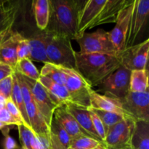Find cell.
Listing matches in <instances>:
<instances>
[{
    "instance_id": "b9f144b4",
    "label": "cell",
    "mask_w": 149,
    "mask_h": 149,
    "mask_svg": "<svg viewBox=\"0 0 149 149\" xmlns=\"http://www.w3.org/2000/svg\"><path fill=\"white\" fill-rule=\"evenodd\" d=\"M68 149H71V148H68ZM95 149H106V147H105L104 145H100V146H98Z\"/></svg>"
},
{
    "instance_id": "9c48e42d",
    "label": "cell",
    "mask_w": 149,
    "mask_h": 149,
    "mask_svg": "<svg viewBox=\"0 0 149 149\" xmlns=\"http://www.w3.org/2000/svg\"><path fill=\"white\" fill-rule=\"evenodd\" d=\"M130 72L121 65L98 85L99 90L104 92L106 95L122 100L130 92Z\"/></svg>"
},
{
    "instance_id": "52a82bcc",
    "label": "cell",
    "mask_w": 149,
    "mask_h": 149,
    "mask_svg": "<svg viewBox=\"0 0 149 149\" xmlns=\"http://www.w3.org/2000/svg\"><path fill=\"white\" fill-rule=\"evenodd\" d=\"M135 121L124 119L109 130L104 141L106 149H132L131 140Z\"/></svg>"
},
{
    "instance_id": "d6a6232c",
    "label": "cell",
    "mask_w": 149,
    "mask_h": 149,
    "mask_svg": "<svg viewBox=\"0 0 149 149\" xmlns=\"http://www.w3.org/2000/svg\"><path fill=\"white\" fill-rule=\"evenodd\" d=\"M30 52V46H29L28 39L22 36L20 39H19L17 45V49H16L17 62L20 60L24 59V58H29V59Z\"/></svg>"
},
{
    "instance_id": "9a60e30c",
    "label": "cell",
    "mask_w": 149,
    "mask_h": 149,
    "mask_svg": "<svg viewBox=\"0 0 149 149\" xmlns=\"http://www.w3.org/2000/svg\"><path fill=\"white\" fill-rule=\"evenodd\" d=\"M63 106L67 112L73 116L79 126L89 137L103 143L95 130L88 109L79 106L71 102L65 103Z\"/></svg>"
},
{
    "instance_id": "7402d4cb",
    "label": "cell",
    "mask_w": 149,
    "mask_h": 149,
    "mask_svg": "<svg viewBox=\"0 0 149 149\" xmlns=\"http://www.w3.org/2000/svg\"><path fill=\"white\" fill-rule=\"evenodd\" d=\"M71 138L54 117L49 126V149H68Z\"/></svg>"
},
{
    "instance_id": "3957f363",
    "label": "cell",
    "mask_w": 149,
    "mask_h": 149,
    "mask_svg": "<svg viewBox=\"0 0 149 149\" xmlns=\"http://www.w3.org/2000/svg\"><path fill=\"white\" fill-rule=\"evenodd\" d=\"M74 52L69 38L49 33L46 53L49 63L75 69Z\"/></svg>"
},
{
    "instance_id": "7bdbcfd3",
    "label": "cell",
    "mask_w": 149,
    "mask_h": 149,
    "mask_svg": "<svg viewBox=\"0 0 149 149\" xmlns=\"http://www.w3.org/2000/svg\"><path fill=\"white\" fill-rule=\"evenodd\" d=\"M20 149H28V148H24V147H21V148H20Z\"/></svg>"
},
{
    "instance_id": "6da1fadb",
    "label": "cell",
    "mask_w": 149,
    "mask_h": 149,
    "mask_svg": "<svg viewBox=\"0 0 149 149\" xmlns=\"http://www.w3.org/2000/svg\"><path fill=\"white\" fill-rule=\"evenodd\" d=\"M75 70L91 87L102 81L121 66L119 58L105 54H82L74 52Z\"/></svg>"
},
{
    "instance_id": "44dd1931",
    "label": "cell",
    "mask_w": 149,
    "mask_h": 149,
    "mask_svg": "<svg viewBox=\"0 0 149 149\" xmlns=\"http://www.w3.org/2000/svg\"><path fill=\"white\" fill-rule=\"evenodd\" d=\"M38 81L46 89L51 100L58 107L63 106L68 102H71L69 95L64 85L57 84L49 79L42 76H40Z\"/></svg>"
},
{
    "instance_id": "603a6c76",
    "label": "cell",
    "mask_w": 149,
    "mask_h": 149,
    "mask_svg": "<svg viewBox=\"0 0 149 149\" xmlns=\"http://www.w3.org/2000/svg\"><path fill=\"white\" fill-rule=\"evenodd\" d=\"M18 8L16 3L0 1V33L12 31Z\"/></svg>"
},
{
    "instance_id": "d6986e66",
    "label": "cell",
    "mask_w": 149,
    "mask_h": 149,
    "mask_svg": "<svg viewBox=\"0 0 149 149\" xmlns=\"http://www.w3.org/2000/svg\"><path fill=\"white\" fill-rule=\"evenodd\" d=\"M26 109L31 129L33 133L49 141V127L45 122L42 115L38 111L34 102L32 101L26 104Z\"/></svg>"
},
{
    "instance_id": "83f0119b",
    "label": "cell",
    "mask_w": 149,
    "mask_h": 149,
    "mask_svg": "<svg viewBox=\"0 0 149 149\" xmlns=\"http://www.w3.org/2000/svg\"><path fill=\"white\" fill-rule=\"evenodd\" d=\"M15 71L34 81H39L40 72H39L36 67L29 58H24L17 63L15 68Z\"/></svg>"
},
{
    "instance_id": "8fae6325",
    "label": "cell",
    "mask_w": 149,
    "mask_h": 149,
    "mask_svg": "<svg viewBox=\"0 0 149 149\" xmlns=\"http://www.w3.org/2000/svg\"><path fill=\"white\" fill-rule=\"evenodd\" d=\"M106 1V0H89L82 1L78 13L76 39L81 37L87 29L94 28Z\"/></svg>"
},
{
    "instance_id": "4dcf8cb0",
    "label": "cell",
    "mask_w": 149,
    "mask_h": 149,
    "mask_svg": "<svg viewBox=\"0 0 149 149\" xmlns=\"http://www.w3.org/2000/svg\"><path fill=\"white\" fill-rule=\"evenodd\" d=\"M90 109H91V108H90ZM93 111L97 115V116L100 118L101 122H103L106 133H107L109 130L110 129L111 127H113V125L119 123V122H121L122 119H125V118L120 116V115L116 114V113H111V112L104 111L101 110H95V109H93Z\"/></svg>"
},
{
    "instance_id": "4fadbf2b",
    "label": "cell",
    "mask_w": 149,
    "mask_h": 149,
    "mask_svg": "<svg viewBox=\"0 0 149 149\" xmlns=\"http://www.w3.org/2000/svg\"><path fill=\"white\" fill-rule=\"evenodd\" d=\"M133 5L134 1L131 0L130 4L119 13L115 23L116 25L114 28L109 31L110 39L119 53V56L121 52L126 48L130 21L133 10Z\"/></svg>"
},
{
    "instance_id": "5bb4252c",
    "label": "cell",
    "mask_w": 149,
    "mask_h": 149,
    "mask_svg": "<svg viewBox=\"0 0 149 149\" xmlns=\"http://www.w3.org/2000/svg\"><path fill=\"white\" fill-rule=\"evenodd\" d=\"M90 108L93 109L111 112L120 115L125 119H133L125 110L121 100L111 96L100 95L93 89L90 91Z\"/></svg>"
},
{
    "instance_id": "cb8c5ba5",
    "label": "cell",
    "mask_w": 149,
    "mask_h": 149,
    "mask_svg": "<svg viewBox=\"0 0 149 149\" xmlns=\"http://www.w3.org/2000/svg\"><path fill=\"white\" fill-rule=\"evenodd\" d=\"M131 144L132 149H149V122L135 121Z\"/></svg>"
},
{
    "instance_id": "836d02e7",
    "label": "cell",
    "mask_w": 149,
    "mask_h": 149,
    "mask_svg": "<svg viewBox=\"0 0 149 149\" xmlns=\"http://www.w3.org/2000/svg\"><path fill=\"white\" fill-rule=\"evenodd\" d=\"M88 109L90 111V117H91L92 122H93V125L94 127L96 133L97 134L98 137L100 138V140L103 141V144H104V141L106 135L104 125H103V122H101L100 118L97 116V115L93 111V109H90V108H88Z\"/></svg>"
},
{
    "instance_id": "8d00e7d4",
    "label": "cell",
    "mask_w": 149,
    "mask_h": 149,
    "mask_svg": "<svg viewBox=\"0 0 149 149\" xmlns=\"http://www.w3.org/2000/svg\"><path fill=\"white\" fill-rule=\"evenodd\" d=\"M4 136V142H3V147L4 149H20L19 146L15 141L14 138H12L10 135V128L9 126L6 127L4 129L1 131Z\"/></svg>"
},
{
    "instance_id": "ba28073f",
    "label": "cell",
    "mask_w": 149,
    "mask_h": 149,
    "mask_svg": "<svg viewBox=\"0 0 149 149\" xmlns=\"http://www.w3.org/2000/svg\"><path fill=\"white\" fill-rule=\"evenodd\" d=\"M149 53V39L127 47L119 55L122 66L129 70H143L148 68Z\"/></svg>"
},
{
    "instance_id": "74e56055",
    "label": "cell",
    "mask_w": 149,
    "mask_h": 149,
    "mask_svg": "<svg viewBox=\"0 0 149 149\" xmlns=\"http://www.w3.org/2000/svg\"><path fill=\"white\" fill-rule=\"evenodd\" d=\"M31 149H49V141L33 134L31 141Z\"/></svg>"
},
{
    "instance_id": "f35d334b",
    "label": "cell",
    "mask_w": 149,
    "mask_h": 149,
    "mask_svg": "<svg viewBox=\"0 0 149 149\" xmlns=\"http://www.w3.org/2000/svg\"><path fill=\"white\" fill-rule=\"evenodd\" d=\"M0 122L4 123L7 126H12V125H21L10 115V113L7 111L5 108H2L0 110Z\"/></svg>"
},
{
    "instance_id": "f1b7e54d",
    "label": "cell",
    "mask_w": 149,
    "mask_h": 149,
    "mask_svg": "<svg viewBox=\"0 0 149 149\" xmlns=\"http://www.w3.org/2000/svg\"><path fill=\"white\" fill-rule=\"evenodd\" d=\"M40 76L47 77L58 84L65 85V77L64 74L56 65L51 63H44V66L42 67L40 72Z\"/></svg>"
},
{
    "instance_id": "ac0fdd59",
    "label": "cell",
    "mask_w": 149,
    "mask_h": 149,
    "mask_svg": "<svg viewBox=\"0 0 149 149\" xmlns=\"http://www.w3.org/2000/svg\"><path fill=\"white\" fill-rule=\"evenodd\" d=\"M53 117L65 130L71 140L80 136H88L79 126L73 116L67 112L64 106H61L55 109Z\"/></svg>"
},
{
    "instance_id": "484cf974",
    "label": "cell",
    "mask_w": 149,
    "mask_h": 149,
    "mask_svg": "<svg viewBox=\"0 0 149 149\" xmlns=\"http://www.w3.org/2000/svg\"><path fill=\"white\" fill-rule=\"evenodd\" d=\"M130 92L143 93L148 90V69L135 70L130 72Z\"/></svg>"
},
{
    "instance_id": "277c9868",
    "label": "cell",
    "mask_w": 149,
    "mask_h": 149,
    "mask_svg": "<svg viewBox=\"0 0 149 149\" xmlns=\"http://www.w3.org/2000/svg\"><path fill=\"white\" fill-rule=\"evenodd\" d=\"M82 54H105L119 57V53L110 39L109 31L99 29L91 33H85L76 39Z\"/></svg>"
},
{
    "instance_id": "ffe728a7",
    "label": "cell",
    "mask_w": 149,
    "mask_h": 149,
    "mask_svg": "<svg viewBox=\"0 0 149 149\" xmlns=\"http://www.w3.org/2000/svg\"><path fill=\"white\" fill-rule=\"evenodd\" d=\"M130 1L131 0H106L94 28L100 25L116 23L119 13Z\"/></svg>"
},
{
    "instance_id": "e0dca14e",
    "label": "cell",
    "mask_w": 149,
    "mask_h": 149,
    "mask_svg": "<svg viewBox=\"0 0 149 149\" xmlns=\"http://www.w3.org/2000/svg\"><path fill=\"white\" fill-rule=\"evenodd\" d=\"M49 33L45 31H39L29 38L30 46V57L29 59L33 62H42L44 63H49L46 53L47 44Z\"/></svg>"
},
{
    "instance_id": "4316f807",
    "label": "cell",
    "mask_w": 149,
    "mask_h": 149,
    "mask_svg": "<svg viewBox=\"0 0 149 149\" xmlns=\"http://www.w3.org/2000/svg\"><path fill=\"white\" fill-rule=\"evenodd\" d=\"M12 100L15 103L17 108L18 109L19 111L21 113V116L23 117V122H24L25 126L31 129L30 124H29V119H28L27 112H26V104L23 100V96H22L21 91H20V87H19L17 79L16 78L15 75L13 73V90H12L11 97Z\"/></svg>"
},
{
    "instance_id": "d590c367",
    "label": "cell",
    "mask_w": 149,
    "mask_h": 149,
    "mask_svg": "<svg viewBox=\"0 0 149 149\" xmlns=\"http://www.w3.org/2000/svg\"><path fill=\"white\" fill-rule=\"evenodd\" d=\"M4 108L7 109V111L10 113V115H11V116H13L20 125H25L23 117H22L21 116V113H20L18 109H17V106L15 105V103H13V101L12 100L11 98H9L7 99V100H6Z\"/></svg>"
},
{
    "instance_id": "ab89813d",
    "label": "cell",
    "mask_w": 149,
    "mask_h": 149,
    "mask_svg": "<svg viewBox=\"0 0 149 149\" xmlns=\"http://www.w3.org/2000/svg\"><path fill=\"white\" fill-rule=\"evenodd\" d=\"M10 32H11V31H7V32H4V33H0V43L2 42V40L4 39V38H6L7 36H8V34L10 33Z\"/></svg>"
},
{
    "instance_id": "5b68a950",
    "label": "cell",
    "mask_w": 149,
    "mask_h": 149,
    "mask_svg": "<svg viewBox=\"0 0 149 149\" xmlns=\"http://www.w3.org/2000/svg\"><path fill=\"white\" fill-rule=\"evenodd\" d=\"M57 66L65 77L64 86L69 95L71 103L87 109L90 108V95L93 88L75 69L61 65Z\"/></svg>"
},
{
    "instance_id": "60d3db41",
    "label": "cell",
    "mask_w": 149,
    "mask_h": 149,
    "mask_svg": "<svg viewBox=\"0 0 149 149\" xmlns=\"http://www.w3.org/2000/svg\"><path fill=\"white\" fill-rule=\"evenodd\" d=\"M6 127H7V125H4V123H2V122H0V131H1L3 129H4Z\"/></svg>"
},
{
    "instance_id": "7c38bea8",
    "label": "cell",
    "mask_w": 149,
    "mask_h": 149,
    "mask_svg": "<svg viewBox=\"0 0 149 149\" xmlns=\"http://www.w3.org/2000/svg\"><path fill=\"white\" fill-rule=\"evenodd\" d=\"M125 110L135 121L149 122V91L129 92L121 100Z\"/></svg>"
},
{
    "instance_id": "7a4b0ae2",
    "label": "cell",
    "mask_w": 149,
    "mask_h": 149,
    "mask_svg": "<svg viewBox=\"0 0 149 149\" xmlns=\"http://www.w3.org/2000/svg\"><path fill=\"white\" fill-rule=\"evenodd\" d=\"M82 1L77 0L49 1V19L45 30L52 34L75 40L78 13Z\"/></svg>"
},
{
    "instance_id": "f546056e",
    "label": "cell",
    "mask_w": 149,
    "mask_h": 149,
    "mask_svg": "<svg viewBox=\"0 0 149 149\" xmlns=\"http://www.w3.org/2000/svg\"><path fill=\"white\" fill-rule=\"evenodd\" d=\"M103 143L89 136H80L71 140L69 148L71 149H95Z\"/></svg>"
},
{
    "instance_id": "1f68e13d",
    "label": "cell",
    "mask_w": 149,
    "mask_h": 149,
    "mask_svg": "<svg viewBox=\"0 0 149 149\" xmlns=\"http://www.w3.org/2000/svg\"><path fill=\"white\" fill-rule=\"evenodd\" d=\"M17 127V130H18L19 140L21 143V147L31 149V141L34 133L33 131L29 127H26L25 125H18Z\"/></svg>"
},
{
    "instance_id": "30bf717a",
    "label": "cell",
    "mask_w": 149,
    "mask_h": 149,
    "mask_svg": "<svg viewBox=\"0 0 149 149\" xmlns=\"http://www.w3.org/2000/svg\"><path fill=\"white\" fill-rule=\"evenodd\" d=\"M24 78L30 88L33 102L38 111L42 115L45 122L49 127L53 118L54 111L58 106L52 102L48 92L39 81L30 79L25 77Z\"/></svg>"
},
{
    "instance_id": "d4e9b609",
    "label": "cell",
    "mask_w": 149,
    "mask_h": 149,
    "mask_svg": "<svg viewBox=\"0 0 149 149\" xmlns=\"http://www.w3.org/2000/svg\"><path fill=\"white\" fill-rule=\"evenodd\" d=\"M36 26L39 31H45L49 19V0H34L32 2Z\"/></svg>"
},
{
    "instance_id": "8992f818",
    "label": "cell",
    "mask_w": 149,
    "mask_h": 149,
    "mask_svg": "<svg viewBox=\"0 0 149 149\" xmlns=\"http://www.w3.org/2000/svg\"><path fill=\"white\" fill-rule=\"evenodd\" d=\"M148 0H135L130 21L126 48L135 45L141 39L148 26Z\"/></svg>"
},
{
    "instance_id": "e575fe53",
    "label": "cell",
    "mask_w": 149,
    "mask_h": 149,
    "mask_svg": "<svg viewBox=\"0 0 149 149\" xmlns=\"http://www.w3.org/2000/svg\"><path fill=\"white\" fill-rule=\"evenodd\" d=\"M13 74L0 81V95L7 100L11 97L13 90Z\"/></svg>"
},
{
    "instance_id": "2e32d148",
    "label": "cell",
    "mask_w": 149,
    "mask_h": 149,
    "mask_svg": "<svg viewBox=\"0 0 149 149\" xmlns=\"http://www.w3.org/2000/svg\"><path fill=\"white\" fill-rule=\"evenodd\" d=\"M22 35L11 31L8 36L0 43V63L6 64L15 69L17 64V45Z\"/></svg>"
}]
</instances>
